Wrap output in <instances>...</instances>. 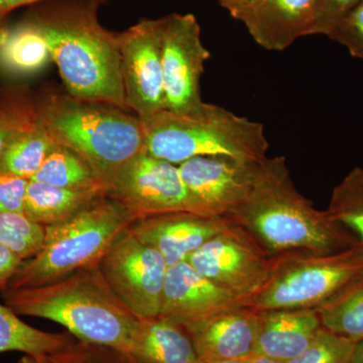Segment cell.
Here are the masks:
<instances>
[{
  "instance_id": "16",
  "label": "cell",
  "mask_w": 363,
  "mask_h": 363,
  "mask_svg": "<svg viewBox=\"0 0 363 363\" xmlns=\"http://www.w3.org/2000/svg\"><path fill=\"white\" fill-rule=\"evenodd\" d=\"M319 0H257L240 21L264 49L281 52L310 35Z\"/></svg>"
},
{
  "instance_id": "28",
  "label": "cell",
  "mask_w": 363,
  "mask_h": 363,
  "mask_svg": "<svg viewBox=\"0 0 363 363\" xmlns=\"http://www.w3.org/2000/svg\"><path fill=\"white\" fill-rule=\"evenodd\" d=\"M45 227L30 220L25 214L0 212V245L21 259L33 257L42 247Z\"/></svg>"
},
{
  "instance_id": "39",
  "label": "cell",
  "mask_w": 363,
  "mask_h": 363,
  "mask_svg": "<svg viewBox=\"0 0 363 363\" xmlns=\"http://www.w3.org/2000/svg\"><path fill=\"white\" fill-rule=\"evenodd\" d=\"M247 363H283L277 362V360L271 359V358L259 357V355H253L247 360Z\"/></svg>"
},
{
  "instance_id": "29",
  "label": "cell",
  "mask_w": 363,
  "mask_h": 363,
  "mask_svg": "<svg viewBox=\"0 0 363 363\" xmlns=\"http://www.w3.org/2000/svg\"><path fill=\"white\" fill-rule=\"evenodd\" d=\"M16 363H138L121 351L75 339L66 347L48 354L23 355Z\"/></svg>"
},
{
  "instance_id": "18",
  "label": "cell",
  "mask_w": 363,
  "mask_h": 363,
  "mask_svg": "<svg viewBox=\"0 0 363 363\" xmlns=\"http://www.w3.org/2000/svg\"><path fill=\"white\" fill-rule=\"evenodd\" d=\"M202 360H245L255 355L257 312L238 307L186 330Z\"/></svg>"
},
{
  "instance_id": "22",
  "label": "cell",
  "mask_w": 363,
  "mask_h": 363,
  "mask_svg": "<svg viewBox=\"0 0 363 363\" xmlns=\"http://www.w3.org/2000/svg\"><path fill=\"white\" fill-rule=\"evenodd\" d=\"M69 332L50 333L21 321L6 304H0V353L18 351L25 355L48 354L75 341Z\"/></svg>"
},
{
  "instance_id": "37",
  "label": "cell",
  "mask_w": 363,
  "mask_h": 363,
  "mask_svg": "<svg viewBox=\"0 0 363 363\" xmlns=\"http://www.w3.org/2000/svg\"><path fill=\"white\" fill-rule=\"evenodd\" d=\"M350 363H363V339L357 342Z\"/></svg>"
},
{
  "instance_id": "10",
  "label": "cell",
  "mask_w": 363,
  "mask_h": 363,
  "mask_svg": "<svg viewBox=\"0 0 363 363\" xmlns=\"http://www.w3.org/2000/svg\"><path fill=\"white\" fill-rule=\"evenodd\" d=\"M274 255L242 227L228 225L186 262L205 278L240 297H252L266 284Z\"/></svg>"
},
{
  "instance_id": "2",
  "label": "cell",
  "mask_w": 363,
  "mask_h": 363,
  "mask_svg": "<svg viewBox=\"0 0 363 363\" xmlns=\"http://www.w3.org/2000/svg\"><path fill=\"white\" fill-rule=\"evenodd\" d=\"M227 219L247 230L272 255L337 252L359 243L326 210H318L298 192L284 157L260 162L252 192Z\"/></svg>"
},
{
  "instance_id": "1",
  "label": "cell",
  "mask_w": 363,
  "mask_h": 363,
  "mask_svg": "<svg viewBox=\"0 0 363 363\" xmlns=\"http://www.w3.org/2000/svg\"><path fill=\"white\" fill-rule=\"evenodd\" d=\"M99 6L94 0H50L33 6L26 16L45 35L69 94L130 111L118 33L101 25Z\"/></svg>"
},
{
  "instance_id": "8",
  "label": "cell",
  "mask_w": 363,
  "mask_h": 363,
  "mask_svg": "<svg viewBox=\"0 0 363 363\" xmlns=\"http://www.w3.org/2000/svg\"><path fill=\"white\" fill-rule=\"evenodd\" d=\"M98 269L112 292L138 319L160 316L169 267L157 250L126 229Z\"/></svg>"
},
{
  "instance_id": "23",
  "label": "cell",
  "mask_w": 363,
  "mask_h": 363,
  "mask_svg": "<svg viewBox=\"0 0 363 363\" xmlns=\"http://www.w3.org/2000/svg\"><path fill=\"white\" fill-rule=\"evenodd\" d=\"M322 326L358 342L363 339V274L317 308Z\"/></svg>"
},
{
  "instance_id": "30",
  "label": "cell",
  "mask_w": 363,
  "mask_h": 363,
  "mask_svg": "<svg viewBox=\"0 0 363 363\" xmlns=\"http://www.w3.org/2000/svg\"><path fill=\"white\" fill-rule=\"evenodd\" d=\"M357 342L322 328L300 355L286 363H350Z\"/></svg>"
},
{
  "instance_id": "13",
  "label": "cell",
  "mask_w": 363,
  "mask_h": 363,
  "mask_svg": "<svg viewBox=\"0 0 363 363\" xmlns=\"http://www.w3.org/2000/svg\"><path fill=\"white\" fill-rule=\"evenodd\" d=\"M107 195L123 203L136 219L188 211L187 191L179 167L145 150L117 172Z\"/></svg>"
},
{
  "instance_id": "33",
  "label": "cell",
  "mask_w": 363,
  "mask_h": 363,
  "mask_svg": "<svg viewBox=\"0 0 363 363\" xmlns=\"http://www.w3.org/2000/svg\"><path fill=\"white\" fill-rule=\"evenodd\" d=\"M362 1L363 0H319L310 35H326L332 26Z\"/></svg>"
},
{
  "instance_id": "25",
  "label": "cell",
  "mask_w": 363,
  "mask_h": 363,
  "mask_svg": "<svg viewBox=\"0 0 363 363\" xmlns=\"http://www.w3.org/2000/svg\"><path fill=\"white\" fill-rule=\"evenodd\" d=\"M54 138L35 118L28 130L9 143L0 159V168L30 181L54 147Z\"/></svg>"
},
{
  "instance_id": "3",
  "label": "cell",
  "mask_w": 363,
  "mask_h": 363,
  "mask_svg": "<svg viewBox=\"0 0 363 363\" xmlns=\"http://www.w3.org/2000/svg\"><path fill=\"white\" fill-rule=\"evenodd\" d=\"M4 298L16 314L51 320L78 340L126 354L140 320L112 292L98 267L49 285L7 289Z\"/></svg>"
},
{
  "instance_id": "7",
  "label": "cell",
  "mask_w": 363,
  "mask_h": 363,
  "mask_svg": "<svg viewBox=\"0 0 363 363\" xmlns=\"http://www.w3.org/2000/svg\"><path fill=\"white\" fill-rule=\"evenodd\" d=\"M363 274V245L332 253L289 252L274 255L266 284L245 301L253 311L317 309Z\"/></svg>"
},
{
  "instance_id": "31",
  "label": "cell",
  "mask_w": 363,
  "mask_h": 363,
  "mask_svg": "<svg viewBox=\"0 0 363 363\" xmlns=\"http://www.w3.org/2000/svg\"><path fill=\"white\" fill-rule=\"evenodd\" d=\"M326 35L344 45L351 56L363 60V1L332 26Z\"/></svg>"
},
{
  "instance_id": "27",
  "label": "cell",
  "mask_w": 363,
  "mask_h": 363,
  "mask_svg": "<svg viewBox=\"0 0 363 363\" xmlns=\"http://www.w3.org/2000/svg\"><path fill=\"white\" fill-rule=\"evenodd\" d=\"M363 245V169L357 167L332 191L326 210Z\"/></svg>"
},
{
  "instance_id": "38",
  "label": "cell",
  "mask_w": 363,
  "mask_h": 363,
  "mask_svg": "<svg viewBox=\"0 0 363 363\" xmlns=\"http://www.w3.org/2000/svg\"><path fill=\"white\" fill-rule=\"evenodd\" d=\"M9 30H11V26L7 25L6 21L0 23V47L6 42L7 35H9Z\"/></svg>"
},
{
  "instance_id": "21",
  "label": "cell",
  "mask_w": 363,
  "mask_h": 363,
  "mask_svg": "<svg viewBox=\"0 0 363 363\" xmlns=\"http://www.w3.org/2000/svg\"><path fill=\"white\" fill-rule=\"evenodd\" d=\"M52 62L45 35L30 18L11 26L0 47V70L7 75L30 76Z\"/></svg>"
},
{
  "instance_id": "34",
  "label": "cell",
  "mask_w": 363,
  "mask_h": 363,
  "mask_svg": "<svg viewBox=\"0 0 363 363\" xmlns=\"http://www.w3.org/2000/svg\"><path fill=\"white\" fill-rule=\"evenodd\" d=\"M20 255L9 247L0 245V292L9 288V281L23 262Z\"/></svg>"
},
{
  "instance_id": "11",
  "label": "cell",
  "mask_w": 363,
  "mask_h": 363,
  "mask_svg": "<svg viewBox=\"0 0 363 363\" xmlns=\"http://www.w3.org/2000/svg\"><path fill=\"white\" fill-rule=\"evenodd\" d=\"M262 162L206 156L182 162L178 167L187 191L188 211L227 218L252 192Z\"/></svg>"
},
{
  "instance_id": "5",
  "label": "cell",
  "mask_w": 363,
  "mask_h": 363,
  "mask_svg": "<svg viewBox=\"0 0 363 363\" xmlns=\"http://www.w3.org/2000/svg\"><path fill=\"white\" fill-rule=\"evenodd\" d=\"M136 217L108 195L70 220L45 227L42 247L23 259L7 289L49 285L74 272L98 267Z\"/></svg>"
},
{
  "instance_id": "20",
  "label": "cell",
  "mask_w": 363,
  "mask_h": 363,
  "mask_svg": "<svg viewBox=\"0 0 363 363\" xmlns=\"http://www.w3.org/2000/svg\"><path fill=\"white\" fill-rule=\"evenodd\" d=\"M107 196V188L69 189L28 182L25 215L47 227L70 220L93 203Z\"/></svg>"
},
{
  "instance_id": "6",
  "label": "cell",
  "mask_w": 363,
  "mask_h": 363,
  "mask_svg": "<svg viewBox=\"0 0 363 363\" xmlns=\"http://www.w3.org/2000/svg\"><path fill=\"white\" fill-rule=\"evenodd\" d=\"M142 123L145 152L177 166L196 157H267L264 125L217 105L193 116L162 111Z\"/></svg>"
},
{
  "instance_id": "24",
  "label": "cell",
  "mask_w": 363,
  "mask_h": 363,
  "mask_svg": "<svg viewBox=\"0 0 363 363\" xmlns=\"http://www.w3.org/2000/svg\"><path fill=\"white\" fill-rule=\"evenodd\" d=\"M30 181L69 189L107 188L80 155L57 142Z\"/></svg>"
},
{
  "instance_id": "36",
  "label": "cell",
  "mask_w": 363,
  "mask_h": 363,
  "mask_svg": "<svg viewBox=\"0 0 363 363\" xmlns=\"http://www.w3.org/2000/svg\"><path fill=\"white\" fill-rule=\"evenodd\" d=\"M218 1L233 18L240 21L257 0H218Z\"/></svg>"
},
{
  "instance_id": "17",
  "label": "cell",
  "mask_w": 363,
  "mask_h": 363,
  "mask_svg": "<svg viewBox=\"0 0 363 363\" xmlns=\"http://www.w3.org/2000/svg\"><path fill=\"white\" fill-rule=\"evenodd\" d=\"M322 328L316 309L257 312L255 355L286 363L307 350Z\"/></svg>"
},
{
  "instance_id": "26",
  "label": "cell",
  "mask_w": 363,
  "mask_h": 363,
  "mask_svg": "<svg viewBox=\"0 0 363 363\" xmlns=\"http://www.w3.org/2000/svg\"><path fill=\"white\" fill-rule=\"evenodd\" d=\"M35 94L26 86L0 88V159L9 143L35 123Z\"/></svg>"
},
{
  "instance_id": "32",
  "label": "cell",
  "mask_w": 363,
  "mask_h": 363,
  "mask_svg": "<svg viewBox=\"0 0 363 363\" xmlns=\"http://www.w3.org/2000/svg\"><path fill=\"white\" fill-rule=\"evenodd\" d=\"M28 182L0 168V212L25 214Z\"/></svg>"
},
{
  "instance_id": "4",
  "label": "cell",
  "mask_w": 363,
  "mask_h": 363,
  "mask_svg": "<svg viewBox=\"0 0 363 363\" xmlns=\"http://www.w3.org/2000/svg\"><path fill=\"white\" fill-rule=\"evenodd\" d=\"M35 116L55 142L70 147L108 189L126 162L145 150L142 119L130 111L72 96L45 85L35 94Z\"/></svg>"
},
{
  "instance_id": "12",
  "label": "cell",
  "mask_w": 363,
  "mask_h": 363,
  "mask_svg": "<svg viewBox=\"0 0 363 363\" xmlns=\"http://www.w3.org/2000/svg\"><path fill=\"white\" fill-rule=\"evenodd\" d=\"M162 26L145 18L118 33L126 105L142 121L164 111Z\"/></svg>"
},
{
  "instance_id": "35",
  "label": "cell",
  "mask_w": 363,
  "mask_h": 363,
  "mask_svg": "<svg viewBox=\"0 0 363 363\" xmlns=\"http://www.w3.org/2000/svg\"><path fill=\"white\" fill-rule=\"evenodd\" d=\"M50 0H0V23L6 21V16L16 9L23 6H33ZM98 4H104L108 0H94Z\"/></svg>"
},
{
  "instance_id": "40",
  "label": "cell",
  "mask_w": 363,
  "mask_h": 363,
  "mask_svg": "<svg viewBox=\"0 0 363 363\" xmlns=\"http://www.w3.org/2000/svg\"><path fill=\"white\" fill-rule=\"evenodd\" d=\"M250 359V358H248ZM248 359L245 360H202L199 359L197 363H247Z\"/></svg>"
},
{
  "instance_id": "19",
  "label": "cell",
  "mask_w": 363,
  "mask_h": 363,
  "mask_svg": "<svg viewBox=\"0 0 363 363\" xmlns=\"http://www.w3.org/2000/svg\"><path fill=\"white\" fill-rule=\"evenodd\" d=\"M128 355L138 363L199 362L188 332L161 316L138 320Z\"/></svg>"
},
{
  "instance_id": "14",
  "label": "cell",
  "mask_w": 363,
  "mask_h": 363,
  "mask_svg": "<svg viewBox=\"0 0 363 363\" xmlns=\"http://www.w3.org/2000/svg\"><path fill=\"white\" fill-rule=\"evenodd\" d=\"M238 307H245V298L205 278L189 262L169 267L160 316L188 330Z\"/></svg>"
},
{
  "instance_id": "9",
  "label": "cell",
  "mask_w": 363,
  "mask_h": 363,
  "mask_svg": "<svg viewBox=\"0 0 363 363\" xmlns=\"http://www.w3.org/2000/svg\"><path fill=\"white\" fill-rule=\"evenodd\" d=\"M162 81L164 111L199 114L208 104L202 100L200 80L209 60L194 14L172 13L162 18Z\"/></svg>"
},
{
  "instance_id": "15",
  "label": "cell",
  "mask_w": 363,
  "mask_h": 363,
  "mask_svg": "<svg viewBox=\"0 0 363 363\" xmlns=\"http://www.w3.org/2000/svg\"><path fill=\"white\" fill-rule=\"evenodd\" d=\"M229 222V219L220 217L179 211L136 219L128 230L161 253L171 267L186 262L193 252L223 230Z\"/></svg>"
}]
</instances>
